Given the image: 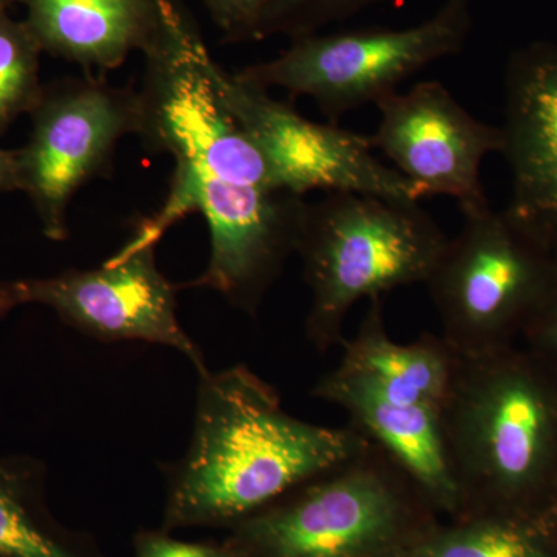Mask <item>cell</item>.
I'll return each instance as SVG.
<instances>
[{"label": "cell", "instance_id": "cb8c5ba5", "mask_svg": "<svg viewBox=\"0 0 557 557\" xmlns=\"http://www.w3.org/2000/svg\"><path fill=\"white\" fill-rule=\"evenodd\" d=\"M547 516L549 520H552L553 527H555L556 533H557V490L555 497H553L552 505H549Z\"/></svg>", "mask_w": 557, "mask_h": 557}, {"label": "cell", "instance_id": "8992f818", "mask_svg": "<svg viewBox=\"0 0 557 557\" xmlns=\"http://www.w3.org/2000/svg\"><path fill=\"white\" fill-rule=\"evenodd\" d=\"M426 287L442 336L458 355L519 344L557 278V258L504 211L463 215Z\"/></svg>", "mask_w": 557, "mask_h": 557}, {"label": "cell", "instance_id": "d6986e66", "mask_svg": "<svg viewBox=\"0 0 557 557\" xmlns=\"http://www.w3.org/2000/svg\"><path fill=\"white\" fill-rule=\"evenodd\" d=\"M376 0H273L260 21L255 39L311 35L330 21L348 16Z\"/></svg>", "mask_w": 557, "mask_h": 557}, {"label": "cell", "instance_id": "4fadbf2b", "mask_svg": "<svg viewBox=\"0 0 557 557\" xmlns=\"http://www.w3.org/2000/svg\"><path fill=\"white\" fill-rule=\"evenodd\" d=\"M311 395L343 409L348 424L383 449L435 509L458 518L460 496L440 410L395 401L368 381L338 369L322 376Z\"/></svg>", "mask_w": 557, "mask_h": 557}, {"label": "cell", "instance_id": "9a60e30c", "mask_svg": "<svg viewBox=\"0 0 557 557\" xmlns=\"http://www.w3.org/2000/svg\"><path fill=\"white\" fill-rule=\"evenodd\" d=\"M338 370L359 376L386 397L442 409L458 354L442 335L424 332L410 343L388 335L383 298L369 300L358 332L344 339Z\"/></svg>", "mask_w": 557, "mask_h": 557}, {"label": "cell", "instance_id": "e0dca14e", "mask_svg": "<svg viewBox=\"0 0 557 557\" xmlns=\"http://www.w3.org/2000/svg\"><path fill=\"white\" fill-rule=\"evenodd\" d=\"M406 557H557V533L547 515H478L434 527Z\"/></svg>", "mask_w": 557, "mask_h": 557}, {"label": "cell", "instance_id": "ba28073f", "mask_svg": "<svg viewBox=\"0 0 557 557\" xmlns=\"http://www.w3.org/2000/svg\"><path fill=\"white\" fill-rule=\"evenodd\" d=\"M153 244L127 242L100 269L50 277L0 278V322L20 307L44 306L64 324L102 341H139L174 348L197 375L208 372L199 346L177 317V285L157 267Z\"/></svg>", "mask_w": 557, "mask_h": 557}, {"label": "cell", "instance_id": "5b68a950", "mask_svg": "<svg viewBox=\"0 0 557 557\" xmlns=\"http://www.w3.org/2000/svg\"><path fill=\"white\" fill-rule=\"evenodd\" d=\"M449 237L418 203L332 193L309 205L296 248L311 293L306 336L321 354L343 346L362 299L426 284Z\"/></svg>", "mask_w": 557, "mask_h": 557}, {"label": "cell", "instance_id": "3957f363", "mask_svg": "<svg viewBox=\"0 0 557 557\" xmlns=\"http://www.w3.org/2000/svg\"><path fill=\"white\" fill-rule=\"evenodd\" d=\"M460 515H547L557 490V376L520 344L458 355L440 409Z\"/></svg>", "mask_w": 557, "mask_h": 557}, {"label": "cell", "instance_id": "2e32d148", "mask_svg": "<svg viewBox=\"0 0 557 557\" xmlns=\"http://www.w3.org/2000/svg\"><path fill=\"white\" fill-rule=\"evenodd\" d=\"M46 483L42 461L0 457V556L104 557L87 534L54 519L47 505Z\"/></svg>", "mask_w": 557, "mask_h": 557}, {"label": "cell", "instance_id": "7c38bea8", "mask_svg": "<svg viewBox=\"0 0 557 557\" xmlns=\"http://www.w3.org/2000/svg\"><path fill=\"white\" fill-rule=\"evenodd\" d=\"M500 129L512 177L504 212L557 258L556 47L533 46L509 61Z\"/></svg>", "mask_w": 557, "mask_h": 557}, {"label": "cell", "instance_id": "44dd1931", "mask_svg": "<svg viewBox=\"0 0 557 557\" xmlns=\"http://www.w3.org/2000/svg\"><path fill=\"white\" fill-rule=\"evenodd\" d=\"M215 25L231 40L256 38L260 21L273 0H201Z\"/></svg>", "mask_w": 557, "mask_h": 557}, {"label": "cell", "instance_id": "603a6c76", "mask_svg": "<svg viewBox=\"0 0 557 557\" xmlns=\"http://www.w3.org/2000/svg\"><path fill=\"white\" fill-rule=\"evenodd\" d=\"M21 190L16 150L0 148V193Z\"/></svg>", "mask_w": 557, "mask_h": 557}, {"label": "cell", "instance_id": "ac0fdd59", "mask_svg": "<svg viewBox=\"0 0 557 557\" xmlns=\"http://www.w3.org/2000/svg\"><path fill=\"white\" fill-rule=\"evenodd\" d=\"M44 51L27 22L0 13V135L40 100L39 58Z\"/></svg>", "mask_w": 557, "mask_h": 557}, {"label": "cell", "instance_id": "52a82bcc", "mask_svg": "<svg viewBox=\"0 0 557 557\" xmlns=\"http://www.w3.org/2000/svg\"><path fill=\"white\" fill-rule=\"evenodd\" d=\"M471 25L468 0H446L434 16L413 27L300 36L273 60L234 75L260 89L309 97L335 123L395 94L432 62L457 54Z\"/></svg>", "mask_w": 557, "mask_h": 557}, {"label": "cell", "instance_id": "6da1fadb", "mask_svg": "<svg viewBox=\"0 0 557 557\" xmlns=\"http://www.w3.org/2000/svg\"><path fill=\"white\" fill-rule=\"evenodd\" d=\"M145 54L139 137L175 160L166 200L135 230L159 245L180 220L200 212L211 236L208 269L190 287L218 292L234 309L258 313L298 248L307 207L282 189L269 160L226 108L199 27L178 0L161 2L159 30Z\"/></svg>", "mask_w": 557, "mask_h": 557}, {"label": "cell", "instance_id": "484cf974", "mask_svg": "<svg viewBox=\"0 0 557 557\" xmlns=\"http://www.w3.org/2000/svg\"><path fill=\"white\" fill-rule=\"evenodd\" d=\"M0 557H3V556H0Z\"/></svg>", "mask_w": 557, "mask_h": 557}, {"label": "cell", "instance_id": "8fae6325", "mask_svg": "<svg viewBox=\"0 0 557 557\" xmlns=\"http://www.w3.org/2000/svg\"><path fill=\"white\" fill-rule=\"evenodd\" d=\"M380 124L369 137L421 197L457 200L461 214L490 208L480 180L483 160L502 152L504 135L472 116L438 81L376 102Z\"/></svg>", "mask_w": 557, "mask_h": 557}, {"label": "cell", "instance_id": "d4e9b609", "mask_svg": "<svg viewBox=\"0 0 557 557\" xmlns=\"http://www.w3.org/2000/svg\"><path fill=\"white\" fill-rule=\"evenodd\" d=\"M14 3H24V0H0V13H5L9 11L11 5Z\"/></svg>", "mask_w": 557, "mask_h": 557}, {"label": "cell", "instance_id": "5bb4252c", "mask_svg": "<svg viewBox=\"0 0 557 557\" xmlns=\"http://www.w3.org/2000/svg\"><path fill=\"white\" fill-rule=\"evenodd\" d=\"M163 0H24L40 49L84 69L120 67L145 51L160 27Z\"/></svg>", "mask_w": 557, "mask_h": 557}, {"label": "cell", "instance_id": "7a4b0ae2", "mask_svg": "<svg viewBox=\"0 0 557 557\" xmlns=\"http://www.w3.org/2000/svg\"><path fill=\"white\" fill-rule=\"evenodd\" d=\"M369 440L348 424L292 416L248 366L201 373L185 456L163 465V530L230 528L357 456Z\"/></svg>", "mask_w": 557, "mask_h": 557}, {"label": "cell", "instance_id": "30bf717a", "mask_svg": "<svg viewBox=\"0 0 557 557\" xmlns=\"http://www.w3.org/2000/svg\"><path fill=\"white\" fill-rule=\"evenodd\" d=\"M212 81L226 108L269 160L282 189L304 197L311 190L354 193L418 203L412 185L373 156L369 137L314 123L292 106L273 100L269 90L251 86L214 61Z\"/></svg>", "mask_w": 557, "mask_h": 557}, {"label": "cell", "instance_id": "277c9868", "mask_svg": "<svg viewBox=\"0 0 557 557\" xmlns=\"http://www.w3.org/2000/svg\"><path fill=\"white\" fill-rule=\"evenodd\" d=\"M434 505L373 443L230 528L236 557H406Z\"/></svg>", "mask_w": 557, "mask_h": 557}, {"label": "cell", "instance_id": "ffe728a7", "mask_svg": "<svg viewBox=\"0 0 557 557\" xmlns=\"http://www.w3.org/2000/svg\"><path fill=\"white\" fill-rule=\"evenodd\" d=\"M520 346L557 376V278L536 313L528 321Z\"/></svg>", "mask_w": 557, "mask_h": 557}, {"label": "cell", "instance_id": "9c48e42d", "mask_svg": "<svg viewBox=\"0 0 557 557\" xmlns=\"http://www.w3.org/2000/svg\"><path fill=\"white\" fill-rule=\"evenodd\" d=\"M30 115V138L16 150L21 190L30 197L44 236L62 242L75 194L109 170L121 138L139 134V95L102 81L73 79L44 89Z\"/></svg>", "mask_w": 557, "mask_h": 557}, {"label": "cell", "instance_id": "7402d4cb", "mask_svg": "<svg viewBox=\"0 0 557 557\" xmlns=\"http://www.w3.org/2000/svg\"><path fill=\"white\" fill-rule=\"evenodd\" d=\"M134 557H236L233 549L218 542H186L170 531L141 530L134 536Z\"/></svg>", "mask_w": 557, "mask_h": 557}]
</instances>
